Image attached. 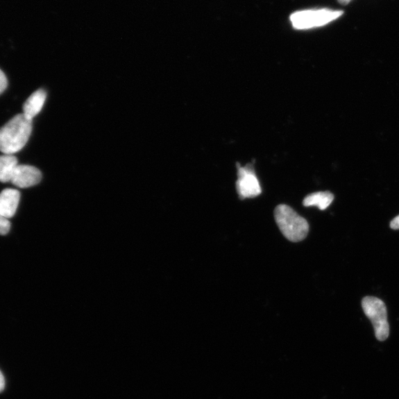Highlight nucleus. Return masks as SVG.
<instances>
[{
  "label": "nucleus",
  "mask_w": 399,
  "mask_h": 399,
  "mask_svg": "<svg viewBox=\"0 0 399 399\" xmlns=\"http://www.w3.org/2000/svg\"><path fill=\"white\" fill-rule=\"evenodd\" d=\"M32 119L21 113L0 129V151L14 155L24 148L31 135Z\"/></svg>",
  "instance_id": "obj_1"
},
{
  "label": "nucleus",
  "mask_w": 399,
  "mask_h": 399,
  "mask_svg": "<svg viewBox=\"0 0 399 399\" xmlns=\"http://www.w3.org/2000/svg\"><path fill=\"white\" fill-rule=\"evenodd\" d=\"M20 200V193L14 189H6L0 193V214L7 219L15 214Z\"/></svg>",
  "instance_id": "obj_7"
},
{
  "label": "nucleus",
  "mask_w": 399,
  "mask_h": 399,
  "mask_svg": "<svg viewBox=\"0 0 399 399\" xmlns=\"http://www.w3.org/2000/svg\"><path fill=\"white\" fill-rule=\"evenodd\" d=\"M334 196L330 192H318L310 194L303 200L305 207H316L321 210H325L333 202Z\"/></svg>",
  "instance_id": "obj_9"
},
{
  "label": "nucleus",
  "mask_w": 399,
  "mask_h": 399,
  "mask_svg": "<svg viewBox=\"0 0 399 399\" xmlns=\"http://www.w3.org/2000/svg\"><path fill=\"white\" fill-rule=\"evenodd\" d=\"M47 94L45 90L40 89L35 91L25 102L22 113L33 120L41 112Z\"/></svg>",
  "instance_id": "obj_8"
},
{
  "label": "nucleus",
  "mask_w": 399,
  "mask_h": 399,
  "mask_svg": "<svg viewBox=\"0 0 399 399\" xmlns=\"http://www.w3.org/2000/svg\"><path fill=\"white\" fill-rule=\"evenodd\" d=\"M10 223L9 220L0 214V235H6L10 231Z\"/></svg>",
  "instance_id": "obj_11"
},
{
  "label": "nucleus",
  "mask_w": 399,
  "mask_h": 399,
  "mask_svg": "<svg viewBox=\"0 0 399 399\" xmlns=\"http://www.w3.org/2000/svg\"><path fill=\"white\" fill-rule=\"evenodd\" d=\"M362 309L371 321L375 337L384 341L390 334V326L387 321V307L384 303L374 296H366L362 302Z\"/></svg>",
  "instance_id": "obj_3"
},
{
  "label": "nucleus",
  "mask_w": 399,
  "mask_h": 399,
  "mask_svg": "<svg viewBox=\"0 0 399 399\" xmlns=\"http://www.w3.org/2000/svg\"><path fill=\"white\" fill-rule=\"evenodd\" d=\"M275 219L284 237L293 243L303 241L309 232V223L286 204L276 207Z\"/></svg>",
  "instance_id": "obj_2"
},
{
  "label": "nucleus",
  "mask_w": 399,
  "mask_h": 399,
  "mask_svg": "<svg viewBox=\"0 0 399 399\" xmlns=\"http://www.w3.org/2000/svg\"><path fill=\"white\" fill-rule=\"evenodd\" d=\"M343 14V11L330 9L303 10L294 13L290 19L294 28L304 30L325 26Z\"/></svg>",
  "instance_id": "obj_4"
},
{
  "label": "nucleus",
  "mask_w": 399,
  "mask_h": 399,
  "mask_svg": "<svg viewBox=\"0 0 399 399\" xmlns=\"http://www.w3.org/2000/svg\"><path fill=\"white\" fill-rule=\"evenodd\" d=\"M8 86V80L5 74L0 70V94H2Z\"/></svg>",
  "instance_id": "obj_12"
},
{
  "label": "nucleus",
  "mask_w": 399,
  "mask_h": 399,
  "mask_svg": "<svg viewBox=\"0 0 399 399\" xmlns=\"http://www.w3.org/2000/svg\"><path fill=\"white\" fill-rule=\"evenodd\" d=\"M18 165V160L14 155H0V182H10Z\"/></svg>",
  "instance_id": "obj_10"
},
{
  "label": "nucleus",
  "mask_w": 399,
  "mask_h": 399,
  "mask_svg": "<svg viewBox=\"0 0 399 399\" xmlns=\"http://www.w3.org/2000/svg\"><path fill=\"white\" fill-rule=\"evenodd\" d=\"M5 386H6V382L4 375L2 373V372L0 371V393L3 391V390L5 389Z\"/></svg>",
  "instance_id": "obj_14"
},
{
  "label": "nucleus",
  "mask_w": 399,
  "mask_h": 399,
  "mask_svg": "<svg viewBox=\"0 0 399 399\" xmlns=\"http://www.w3.org/2000/svg\"><path fill=\"white\" fill-rule=\"evenodd\" d=\"M391 228L395 230H399V215L391 221Z\"/></svg>",
  "instance_id": "obj_13"
},
{
  "label": "nucleus",
  "mask_w": 399,
  "mask_h": 399,
  "mask_svg": "<svg viewBox=\"0 0 399 399\" xmlns=\"http://www.w3.org/2000/svg\"><path fill=\"white\" fill-rule=\"evenodd\" d=\"M339 3L341 5H348L351 0H338Z\"/></svg>",
  "instance_id": "obj_15"
},
{
  "label": "nucleus",
  "mask_w": 399,
  "mask_h": 399,
  "mask_svg": "<svg viewBox=\"0 0 399 399\" xmlns=\"http://www.w3.org/2000/svg\"><path fill=\"white\" fill-rule=\"evenodd\" d=\"M237 177L236 189L239 198H253L260 195L262 189L253 164L244 167L237 164Z\"/></svg>",
  "instance_id": "obj_5"
},
{
  "label": "nucleus",
  "mask_w": 399,
  "mask_h": 399,
  "mask_svg": "<svg viewBox=\"0 0 399 399\" xmlns=\"http://www.w3.org/2000/svg\"><path fill=\"white\" fill-rule=\"evenodd\" d=\"M42 177V173L37 168L19 164L10 182L16 187L24 189L38 185Z\"/></svg>",
  "instance_id": "obj_6"
}]
</instances>
